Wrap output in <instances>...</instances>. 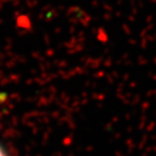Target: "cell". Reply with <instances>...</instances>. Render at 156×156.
Wrapping results in <instances>:
<instances>
[{
    "mask_svg": "<svg viewBox=\"0 0 156 156\" xmlns=\"http://www.w3.org/2000/svg\"><path fill=\"white\" fill-rule=\"evenodd\" d=\"M0 156H8L7 152L5 151V149L1 145H0Z\"/></svg>",
    "mask_w": 156,
    "mask_h": 156,
    "instance_id": "cell-1",
    "label": "cell"
}]
</instances>
